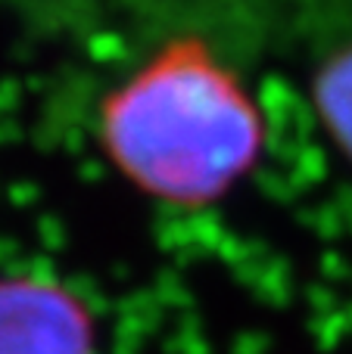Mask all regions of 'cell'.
I'll list each match as a JSON object with an SVG mask.
<instances>
[{"mask_svg":"<svg viewBox=\"0 0 352 354\" xmlns=\"http://www.w3.org/2000/svg\"><path fill=\"white\" fill-rule=\"evenodd\" d=\"M106 159L143 196L178 208L225 199L265 153V115L200 37L159 47L100 103Z\"/></svg>","mask_w":352,"mask_h":354,"instance_id":"1","label":"cell"},{"mask_svg":"<svg viewBox=\"0 0 352 354\" xmlns=\"http://www.w3.org/2000/svg\"><path fill=\"white\" fill-rule=\"evenodd\" d=\"M0 354H97L91 305L53 277H0Z\"/></svg>","mask_w":352,"mask_h":354,"instance_id":"2","label":"cell"},{"mask_svg":"<svg viewBox=\"0 0 352 354\" xmlns=\"http://www.w3.org/2000/svg\"><path fill=\"white\" fill-rule=\"evenodd\" d=\"M312 106L334 140V147L352 165V44L337 47L312 75Z\"/></svg>","mask_w":352,"mask_h":354,"instance_id":"3","label":"cell"}]
</instances>
